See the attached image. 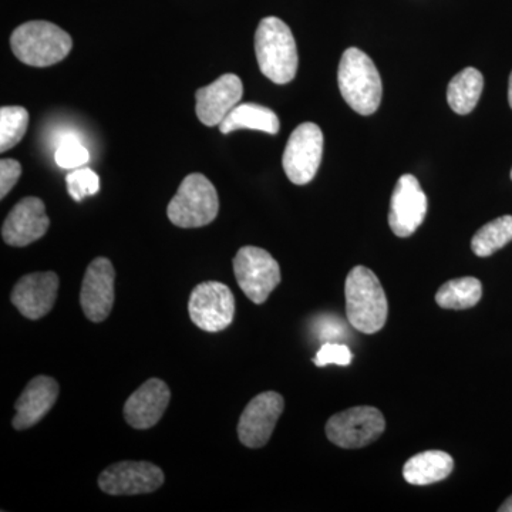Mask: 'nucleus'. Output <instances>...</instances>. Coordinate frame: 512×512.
<instances>
[{
  "label": "nucleus",
  "mask_w": 512,
  "mask_h": 512,
  "mask_svg": "<svg viewBox=\"0 0 512 512\" xmlns=\"http://www.w3.org/2000/svg\"><path fill=\"white\" fill-rule=\"evenodd\" d=\"M346 315L349 323L365 335H373L386 325L389 315L386 293L375 272L355 266L345 284Z\"/></svg>",
  "instance_id": "f257e3e1"
},
{
  "label": "nucleus",
  "mask_w": 512,
  "mask_h": 512,
  "mask_svg": "<svg viewBox=\"0 0 512 512\" xmlns=\"http://www.w3.org/2000/svg\"><path fill=\"white\" fill-rule=\"evenodd\" d=\"M255 55L262 74L276 84H286L298 72L295 37L284 20L269 16L255 33Z\"/></svg>",
  "instance_id": "f03ea898"
},
{
  "label": "nucleus",
  "mask_w": 512,
  "mask_h": 512,
  "mask_svg": "<svg viewBox=\"0 0 512 512\" xmlns=\"http://www.w3.org/2000/svg\"><path fill=\"white\" fill-rule=\"evenodd\" d=\"M340 93L356 113L370 116L379 109L383 84L373 60L357 47H349L340 59Z\"/></svg>",
  "instance_id": "7ed1b4c3"
},
{
  "label": "nucleus",
  "mask_w": 512,
  "mask_h": 512,
  "mask_svg": "<svg viewBox=\"0 0 512 512\" xmlns=\"http://www.w3.org/2000/svg\"><path fill=\"white\" fill-rule=\"evenodd\" d=\"M13 55L33 67L62 62L73 47L69 33L45 20L23 23L10 37Z\"/></svg>",
  "instance_id": "20e7f679"
},
{
  "label": "nucleus",
  "mask_w": 512,
  "mask_h": 512,
  "mask_svg": "<svg viewBox=\"0 0 512 512\" xmlns=\"http://www.w3.org/2000/svg\"><path fill=\"white\" fill-rule=\"evenodd\" d=\"M220 211V198L214 185L202 174L184 178L170 201L167 215L175 227L201 228L211 224Z\"/></svg>",
  "instance_id": "39448f33"
},
{
  "label": "nucleus",
  "mask_w": 512,
  "mask_h": 512,
  "mask_svg": "<svg viewBox=\"0 0 512 512\" xmlns=\"http://www.w3.org/2000/svg\"><path fill=\"white\" fill-rule=\"evenodd\" d=\"M235 278L249 301L262 305L281 284V268L265 249L244 247L234 258Z\"/></svg>",
  "instance_id": "423d86ee"
},
{
  "label": "nucleus",
  "mask_w": 512,
  "mask_h": 512,
  "mask_svg": "<svg viewBox=\"0 0 512 512\" xmlns=\"http://www.w3.org/2000/svg\"><path fill=\"white\" fill-rule=\"evenodd\" d=\"M386 430L382 412L370 406L352 407L330 417L326 436L338 447L362 448L375 443Z\"/></svg>",
  "instance_id": "0eeeda50"
},
{
  "label": "nucleus",
  "mask_w": 512,
  "mask_h": 512,
  "mask_svg": "<svg viewBox=\"0 0 512 512\" xmlns=\"http://www.w3.org/2000/svg\"><path fill=\"white\" fill-rule=\"evenodd\" d=\"M188 313L197 328L210 333L222 332L234 322V293L221 282H202L192 289Z\"/></svg>",
  "instance_id": "6e6552de"
},
{
  "label": "nucleus",
  "mask_w": 512,
  "mask_h": 512,
  "mask_svg": "<svg viewBox=\"0 0 512 512\" xmlns=\"http://www.w3.org/2000/svg\"><path fill=\"white\" fill-rule=\"evenodd\" d=\"M323 156V133L318 124L303 123L293 130L285 147L282 165L296 185L311 183Z\"/></svg>",
  "instance_id": "1a4fd4ad"
},
{
  "label": "nucleus",
  "mask_w": 512,
  "mask_h": 512,
  "mask_svg": "<svg viewBox=\"0 0 512 512\" xmlns=\"http://www.w3.org/2000/svg\"><path fill=\"white\" fill-rule=\"evenodd\" d=\"M163 484V470L148 461H120L107 467L99 478L101 491L109 495L154 493Z\"/></svg>",
  "instance_id": "9d476101"
},
{
  "label": "nucleus",
  "mask_w": 512,
  "mask_h": 512,
  "mask_svg": "<svg viewBox=\"0 0 512 512\" xmlns=\"http://www.w3.org/2000/svg\"><path fill=\"white\" fill-rule=\"evenodd\" d=\"M284 407V397L279 393L265 392L254 397L239 419V441L249 448L264 447L271 439Z\"/></svg>",
  "instance_id": "9b49d317"
},
{
  "label": "nucleus",
  "mask_w": 512,
  "mask_h": 512,
  "mask_svg": "<svg viewBox=\"0 0 512 512\" xmlns=\"http://www.w3.org/2000/svg\"><path fill=\"white\" fill-rule=\"evenodd\" d=\"M427 205L419 180L410 174L402 175L390 201L389 225L393 234L400 238L413 235L426 218Z\"/></svg>",
  "instance_id": "f8f14e48"
},
{
  "label": "nucleus",
  "mask_w": 512,
  "mask_h": 512,
  "mask_svg": "<svg viewBox=\"0 0 512 512\" xmlns=\"http://www.w3.org/2000/svg\"><path fill=\"white\" fill-rule=\"evenodd\" d=\"M114 281L116 271L110 259H94L84 274L80 303L84 315L94 323L103 322L109 318L114 305Z\"/></svg>",
  "instance_id": "ddd939ff"
},
{
  "label": "nucleus",
  "mask_w": 512,
  "mask_h": 512,
  "mask_svg": "<svg viewBox=\"0 0 512 512\" xmlns=\"http://www.w3.org/2000/svg\"><path fill=\"white\" fill-rule=\"evenodd\" d=\"M50 227L45 202L26 197L9 212L2 227V238L10 247H26L45 237Z\"/></svg>",
  "instance_id": "4468645a"
},
{
  "label": "nucleus",
  "mask_w": 512,
  "mask_h": 512,
  "mask_svg": "<svg viewBox=\"0 0 512 512\" xmlns=\"http://www.w3.org/2000/svg\"><path fill=\"white\" fill-rule=\"evenodd\" d=\"M59 285V276L55 272L26 275L13 288L10 301L25 318H45L55 306Z\"/></svg>",
  "instance_id": "2eb2a0df"
},
{
  "label": "nucleus",
  "mask_w": 512,
  "mask_h": 512,
  "mask_svg": "<svg viewBox=\"0 0 512 512\" xmlns=\"http://www.w3.org/2000/svg\"><path fill=\"white\" fill-rule=\"evenodd\" d=\"M244 94V86L237 74H224L210 86L198 90L197 116L208 127L220 126L222 120L231 113Z\"/></svg>",
  "instance_id": "dca6fc26"
},
{
  "label": "nucleus",
  "mask_w": 512,
  "mask_h": 512,
  "mask_svg": "<svg viewBox=\"0 0 512 512\" xmlns=\"http://www.w3.org/2000/svg\"><path fill=\"white\" fill-rule=\"evenodd\" d=\"M170 399V387L163 380H147L128 397L124 404V417L133 429H151L163 417Z\"/></svg>",
  "instance_id": "f3484780"
},
{
  "label": "nucleus",
  "mask_w": 512,
  "mask_h": 512,
  "mask_svg": "<svg viewBox=\"0 0 512 512\" xmlns=\"http://www.w3.org/2000/svg\"><path fill=\"white\" fill-rule=\"evenodd\" d=\"M59 397V384L49 376H37L30 380L18 402L15 403L16 416L13 429L28 430L36 426L55 406Z\"/></svg>",
  "instance_id": "a211bd4d"
},
{
  "label": "nucleus",
  "mask_w": 512,
  "mask_h": 512,
  "mask_svg": "<svg viewBox=\"0 0 512 512\" xmlns=\"http://www.w3.org/2000/svg\"><path fill=\"white\" fill-rule=\"evenodd\" d=\"M454 460L440 450L424 451L406 461L403 477L412 485H429L446 480L453 473Z\"/></svg>",
  "instance_id": "6ab92c4d"
},
{
  "label": "nucleus",
  "mask_w": 512,
  "mask_h": 512,
  "mask_svg": "<svg viewBox=\"0 0 512 512\" xmlns=\"http://www.w3.org/2000/svg\"><path fill=\"white\" fill-rule=\"evenodd\" d=\"M279 117L275 111L259 104L245 103L238 104L231 113L222 120L220 131L222 134H229L237 130L264 131L268 134H278Z\"/></svg>",
  "instance_id": "aec40b11"
},
{
  "label": "nucleus",
  "mask_w": 512,
  "mask_h": 512,
  "mask_svg": "<svg viewBox=\"0 0 512 512\" xmlns=\"http://www.w3.org/2000/svg\"><path fill=\"white\" fill-rule=\"evenodd\" d=\"M483 89V74L474 69V67H467V69L461 70L460 73L456 74L454 79L448 84V106L451 107V110L456 111L457 114H461V116L471 113V111L476 109Z\"/></svg>",
  "instance_id": "412c9836"
},
{
  "label": "nucleus",
  "mask_w": 512,
  "mask_h": 512,
  "mask_svg": "<svg viewBox=\"0 0 512 512\" xmlns=\"http://www.w3.org/2000/svg\"><path fill=\"white\" fill-rule=\"evenodd\" d=\"M483 296V285L473 276L451 279L436 293V302L440 308L463 311L470 309L480 302Z\"/></svg>",
  "instance_id": "4be33fe9"
},
{
  "label": "nucleus",
  "mask_w": 512,
  "mask_h": 512,
  "mask_svg": "<svg viewBox=\"0 0 512 512\" xmlns=\"http://www.w3.org/2000/svg\"><path fill=\"white\" fill-rule=\"evenodd\" d=\"M512 241V217L504 215L497 220L488 222L483 228L478 229L471 241V249L474 254L485 258L500 251Z\"/></svg>",
  "instance_id": "5701e85b"
},
{
  "label": "nucleus",
  "mask_w": 512,
  "mask_h": 512,
  "mask_svg": "<svg viewBox=\"0 0 512 512\" xmlns=\"http://www.w3.org/2000/svg\"><path fill=\"white\" fill-rule=\"evenodd\" d=\"M29 126L28 110L20 106L0 109V153L18 146Z\"/></svg>",
  "instance_id": "b1692460"
},
{
  "label": "nucleus",
  "mask_w": 512,
  "mask_h": 512,
  "mask_svg": "<svg viewBox=\"0 0 512 512\" xmlns=\"http://www.w3.org/2000/svg\"><path fill=\"white\" fill-rule=\"evenodd\" d=\"M67 191L74 201L80 202L90 195L97 194L100 190L99 175L92 168H76L66 177Z\"/></svg>",
  "instance_id": "393cba45"
},
{
  "label": "nucleus",
  "mask_w": 512,
  "mask_h": 512,
  "mask_svg": "<svg viewBox=\"0 0 512 512\" xmlns=\"http://www.w3.org/2000/svg\"><path fill=\"white\" fill-rule=\"evenodd\" d=\"M89 151L76 137L63 138L57 147L55 160L57 165L66 170H76L89 161Z\"/></svg>",
  "instance_id": "a878e982"
},
{
  "label": "nucleus",
  "mask_w": 512,
  "mask_h": 512,
  "mask_svg": "<svg viewBox=\"0 0 512 512\" xmlns=\"http://www.w3.org/2000/svg\"><path fill=\"white\" fill-rule=\"evenodd\" d=\"M352 360L353 355L348 346L336 342L323 343L322 348L313 357V363L318 367L329 365L349 366Z\"/></svg>",
  "instance_id": "bb28decb"
},
{
  "label": "nucleus",
  "mask_w": 512,
  "mask_h": 512,
  "mask_svg": "<svg viewBox=\"0 0 512 512\" xmlns=\"http://www.w3.org/2000/svg\"><path fill=\"white\" fill-rule=\"evenodd\" d=\"M22 165L15 160L0 161V198H5L18 183Z\"/></svg>",
  "instance_id": "cd10ccee"
},
{
  "label": "nucleus",
  "mask_w": 512,
  "mask_h": 512,
  "mask_svg": "<svg viewBox=\"0 0 512 512\" xmlns=\"http://www.w3.org/2000/svg\"><path fill=\"white\" fill-rule=\"evenodd\" d=\"M498 511L500 512H512V495L510 498H507V500L504 501V504L501 505L500 508H498Z\"/></svg>",
  "instance_id": "c85d7f7f"
},
{
  "label": "nucleus",
  "mask_w": 512,
  "mask_h": 512,
  "mask_svg": "<svg viewBox=\"0 0 512 512\" xmlns=\"http://www.w3.org/2000/svg\"><path fill=\"white\" fill-rule=\"evenodd\" d=\"M508 101H510V106L512 109V72L510 76V86H508Z\"/></svg>",
  "instance_id": "c756f323"
},
{
  "label": "nucleus",
  "mask_w": 512,
  "mask_h": 512,
  "mask_svg": "<svg viewBox=\"0 0 512 512\" xmlns=\"http://www.w3.org/2000/svg\"><path fill=\"white\" fill-rule=\"evenodd\" d=\"M511 180H512V170H511Z\"/></svg>",
  "instance_id": "7c9ffc66"
}]
</instances>
